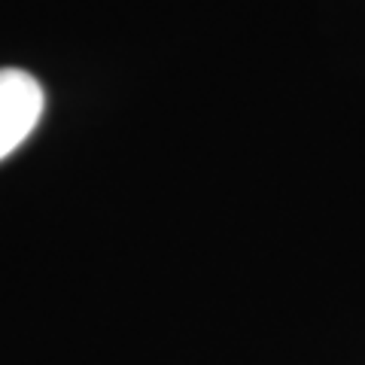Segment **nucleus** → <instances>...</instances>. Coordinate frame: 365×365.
Instances as JSON below:
<instances>
[{
    "mask_svg": "<svg viewBox=\"0 0 365 365\" xmlns=\"http://www.w3.org/2000/svg\"><path fill=\"white\" fill-rule=\"evenodd\" d=\"M43 86L25 71H0V162L31 137L43 116Z\"/></svg>",
    "mask_w": 365,
    "mask_h": 365,
    "instance_id": "nucleus-1",
    "label": "nucleus"
}]
</instances>
